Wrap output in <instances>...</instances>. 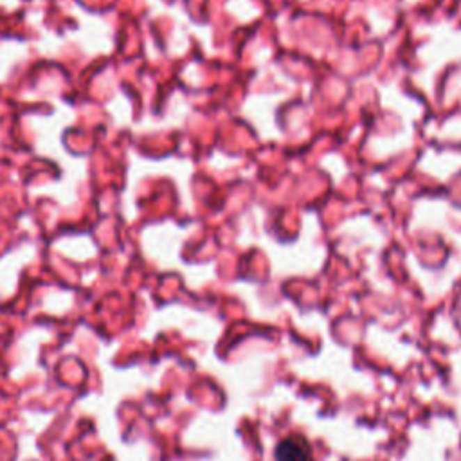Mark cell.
Returning a JSON list of instances; mask_svg holds the SVG:
<instances>
[{"instance_id":"cell-1","label":"cell","mask_w":461,"mask_h":461,"mask_svg":"<svg viewBox=\"0 0 461 461\" xmlns=\"http://www.w3.org/2000/svg\"><path fill=\"white\" fill-rule=\"evenodd\" d=\"M276 461H313V453L306 438L292 435L283 438L276 447Z\"/></svg>"}]
</instances>
